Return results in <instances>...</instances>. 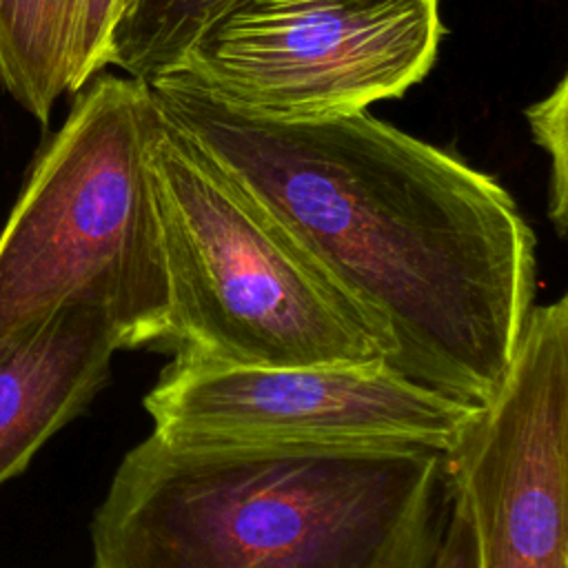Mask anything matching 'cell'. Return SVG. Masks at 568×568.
Masks as SVG:
<instances>
[{
  "label": "cell",
  "mask_w": 568,
  "mask_h": 568,
  "mask_svg": "<svg viewBox=\"0 0 568 568\" xmlns=\"http://www.w3.org/2000/svg\"><path fill=\"white\" fill-rule=\"evenodd\" d=\"M532 142L550 160L548 217L559 237L568 226V78L561 75L555 89L524 111Z\"/></svg>",
  "instance_id": "8fae6325"
},
{
  "label": "cell",
  "mask_w": 568,
  "mask_h": 568,
  "mask_svg": "<svg viewBox=\"0 0 568 568\" xmlns=\"http://www.w3.org/2000/svg\"><path fill=\"white\" fill-rule=\"evenodd\" d=\"M473 568H568V297L535 304L513 362L444 455Z\"/></svg>",
  "instance_id": "52a82bcc"
},
{
  "label": "cell",
  "mask_w": 568,
  "mask_h": 568,
  "mask_svg": "<svg viewBox=\"0 0 568 568\" xmlns=\"http://www.w3.org/2000/svg\"><path fill=\"white\" fill-rule=\"evenodd\" d=\"M115 351L113 322L89 300L60 304L0 337V484L91 404Z\"/></svg>",
  "instance_id": "ba28073f"
},
{
  "label": "cell",
  "mask_w": 568,
  "mask_h": 568,
  "mask_svg": "<svg viewBox=\"0 0 568 568\" xmlns=\"http://www.w3.org/2000/svg\"><path fill=\"white\" fill-rule=\"evenodd\" d=\"M142 404L151 433L171 442L442 455L479 410L384 362L233 366L186 357H171Z\"/></svg>",
  "instance_id": "8992f818"
},
{
  "label": "cell",
  "mask_w": 568,
  "mask_h": 568,
  "mask_svg": "<svg viewBox=\"0 0 568 568\" xmlns=\"http://www.w3.org/2000/svg\"><path fill=\"white\" fill-rule=\"evenodd\" d=\"M444 33L439 0H231L153 80L264 120L346 115L419 84Z\"/></svg>",
  "instance_id": "5b68a950"
},
{
  "label": "cell",
  "mask_w": 568,
  "mask_h": 568,
  "mask_svg": "<svg viewBox=\"0 0 568 568\" xmlns=\"http://www.w3.org/2000/svg\"><path fill=\"white\" fill-rule=\"evenodd\" d=\"M151 171L162 224L171 357L233 366L388 359V342L195 140L160 113Z\"/></svg>",
  "instance_id": "277c9868"
},
{
  "label": "cell",
  "mask_w": 568,
  "mask_h": 568,
  "mask_svg": "<svg viewBox=\"0 0 568 568\" xmlns=\"http://www.w3.org/2000/svg\"><path fill=\"white\" fill-rule=\"evenodd\" d=\"M126 2H129V0H120V4H118V11H120V9H122ZM115 16H118V13H115Z\"/></svg>",
  "instance_id": "5bb4252c"
},
{
  "label": "cell",
  "mask_w": 568,
  "mask_h": 568,
  "mask_svg": "<svg viewBox=\"0 0 568 568\" xmlns=\"http://www.w3.org/2000/svg\"><path fill=\"white\" fill-rule=\"evenodd\" d=\"M428 568H473L470 539L464 519L450 508L444 537Z\"/></svg>",
  "instance_id": "4fadbf2b"
},
{
  "label": "cell",
  "mask_w": 568,
  "mask_h": 568,
  "mask_svg": "<svg viewBox=\"0 0 568 568\" xmlns=\"http://www.w3.org/2000/svg\"><path fill=\"white\" fill-rule=\"evenodd\" d=\"M184 131L388 342L386 366L484 406L537 293V237L513 195L368 109L315 120L237 113L149 82Z\"/></svg>",
  "instance_id": "6da1fadb"
},
{
  "label": "cell",
  "mask_w": 568,
  "mask_h": 568,
  "mask_svg": "<svg viewBox=\"0 0 568 568\" xmlns=\"http://www.w3.org/2000/svg\"><path fill=\"white\" fill-rule=\"evenodd\" d=\"M231 0H129L115 16L106 69L153 80L189 47L193 36Z\"/></svg>",
  "instance_id": "30bf717a"
},
{
  "label": "cell",
  "mask_w": 568,
  "mask_h": 568,
  "mask_svg": "<svg viewBox=\"0 0 568 568\" xmlns=\"http://www.w3.org/2000/svg\"><path fill=\"white\" fill-rule=\"evenodd\" d=\"M444 455L191 444L149 433L91 521V568H428Z\"/></svg>",
  "instance_id": "7a4b0ae2"
},
{
  "label": "cell",
  "mask_w": 568,
  "mask_h": 568,
  "mask_svg": "<svg viewBox=\"0 0 568 568\" xmlns=\"http://www.w3.org/2000/svg\"><path fill=\"white\" fill-rule=\"evenodd\" d=\"M118 4L120 0H80L71 42L67 93L80 91L95 73L106 71L109 38Z\"/></svg>",
  "instance_id": "7c38bea8"
},
{
  "label": "cell",
  "mask_w": 568,
  "mask_h": 568,
  "mask_svg": "<svg viewBox=\"0 0 568 568\" xmlns=\"http://www.w3.org/2000/svg\"><path fill=\"white\" fill-rule=\"evenodd\" d=\"M158 124L144 80L100 71L73 93L0 231V337L89 300L120 348L160 351L169 288L149 160Z\"/></svg>",
  "instance_id": "3957f363"
},
{
  "label": "cell",
  "mask_w": 568,
  "mask_h": 568,
  "mask_svg": "<svg viewBox=\"0 0 568 568\" xmlns=\"http://www.w3.org/2000/svg\"><path fill=\"white\" fill-rule=\"evenodd\" d=\"M80 0H0V82L40 124L67 93Z\"/></svg>",
  "instance_id": "9c48e42d"
}]
</instances>
